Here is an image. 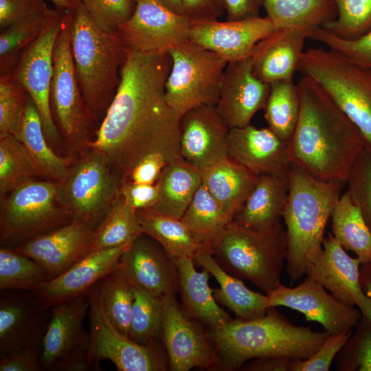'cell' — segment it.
<instances>
[{"label":"cell","mask_w":371,"mask_h":371,"mask_svg":"<svg viewBox=\"0 0 371 371\" xmlns=\"http://www.w3.org/2000/svg\"><path fill=\"white\" fill-rule=\"evenodd\" d=\"M361 261L349 256L333 234L324 238L322 248L305 274L341 302L355 306L371 321V301L360 282Z\"/></svg>","instance_id":"d6986e66"},{"label":"cell","mask_w":371,"mask_h":371,"mask_svg":"<svg viewBox=\"0 0 371 371\" xmlns=\"http://www.w3.org/2000/svg\"><path fill=\"white\" fill-rule=\"evenodd\" d=\"M178 270V292L181 309L188 317L198 321L207 328L223 326L232 319L216 300L209 285L210 273L199 271L193 258L176 260Z\"/></svg>","instance_id":"f1b7e54d"},{"label":"cell","mask_w":371,"mask_h":371,"mask_svg":"<svg viewBox=\"0 0 371 371\" xmlns=\"http://www.w3.org/2000/svg\"><path fill=\"white\" fill-rule=\"evenodd\" d=\"M122 181L101 153L87 148L58 182V199L72 220L95 229L120 196Z\"/></svg>","instance_id":"9c48e42d"},{"label":"cell","mask_w":371,"mask_h":371,"mask_svg":"<svg viewBox=\"0 0 371 371\" xmlns=\"http://www.w3.org/2000/svg\"><path fill=\"white\" fill-rule=\"evenodd\" d=\"M89 361L97 368L100 361H111L120 371H166L168 361L159 341L144 345L120 332L102 308L98 283L89 289Z\"/></svg>","instance_id":"4fadbf2b"},{"label":"cell","mask_w":371,"mask_h":371,"mask_svg":"<svg viewBox=\"0 0 371 371\" xmlns=\"http://www.w3.org/2000/svg\"><path fill=\"white\" fill-rule=\"evenodd\" d=\"M72 6L67 8L54 49V73L50 91L53 118L60 135L69 150L79 155L93 140L96 121L81 93L73 60L70 25Z\"/></svg>","instance_id":"ba28073f"},{"label":"cell","mask_w":371,"mask_h":371,"mask_svg":"<svg viewBox=\"0 0 371 371\" xmlns=\"http://www.w3.org/2000/svg\"><path fill=\"white\" fill-rule=\"evenodd\" d=\"M227 150L229 157L257 175L286 172L292 164L289 142L269 127L258 128L249 124L230 128Z\"/></svg>","instance_id":"d4e9b609"},{"label":"cell","mask_w":371,"mask_h":371,"mask_svg":"<svg viewBox=\"0 0 371 371\" xmlns=\"http://www.w3.org/2000/svg\"><path fill=\"white\" fill-rule=\"evenodd\" d=\"M172 65L165 84L166 100L181 117L201 105H216L227 62L190 41L169 52Z\"/></svg>","instance_id":"8fae6325"},{"label":"cell","mask_w":371,"mask_h":371,"mask_svg":"<svg viewBox=\"0 0 371 371\" xmlns=\"http://www.w3.org/2000/svg\"><path fill=\"white\" fill-rule=\"evenodd\" d=\"M306 38L308 32L304 30L276 29L256 45L251 56L255 74L268 84L293 79Z\"/></svg>","instance_id":"4316f807"},{"label":"cell","mask_w":371,"mask_h":371,"mask_svg":"<svg viewBox=\"0 0 371 371\" xmlns=\"http://www.w3.org/2000/svg\"><path fill=\"white\" fill-rule=\"evenodd\" d=\"M289 191V171L258 175L233 221L257 232L273 230L281 224Z\"/></svg>","instance_id":"83f0119b"},{"label":"cell","mask_w":371,"mask_h":371,"mask_svg":"<svg viewBox=\"0 0 371 371\" xmlns=\"http://www.w3.org/2000/svg\"><path fill=\"white\" fill-rule=\"evenodd\" d=\"M267 16L276 29L298 28L308 32L333 21V0H263Z\"/></svg>","instance_id":"e575fe53"},{"label":"cell","mask_w":371,"mask_h":371,"mask_svg":"<svg viewBox=\"0 0 371 371\" xmlns=\"http://www.w3.org/2000/svg\"><path fill=\"white\" fill-rule=\"evenodd\" d=\"M121 196L126 203L135 210L151 209L158 198L157 184L137 183L123 180L120 189Z\"/></svg>","instance_id":"f5cc1de1"},{"label":"cell","mask_w":371,"mask_h":371,"mask_svg":"<svg viewBox=\"0 0 371 371\" xmlns=\"http://www.w3.org/2000/svg\"><path fill=\"white\" fill-rule=\"evenodd\" d=\"M258 177L228 157L202 171V183L233 221Z\"/></svg>","instance_id":"1f68e13d"},{"label":"cell","mask_w":371,"mask_h":371,"mask_svg":"<svg viewBox=\"0 0 371 371\" xmlns=\"http://www.w3.org/2000/svg\"><path fill=\"white\" fill-rule=\"evenodd\" d=\"M297 71L321 87L371 148V68L333 49L311 47L304 51Z\"/></svg>","instance_id":"52a82bcc"},{"label":"cell","mask_w":371,"mask_h":371,"mask_svg":"<svg viewBox=\"0 0 371 371\" xmlns=\"http://www.w3.org/2000/svg\"><path fill=\"white\" fill-rule=\"evenodd\" d=\"M168 163H169L168 159L161 154L148 155L132 169L124 180L127 179L142 184H155Z\"/></svg>","instance_id":"db71d44e"},{"label":"cell","mask_w":371,"mask_h":371,"mask_svg":"<svg viewBox=\"0 0 371 371\" xmlns=\"http://www.w3.org/2000/svg\"><path fill=\"white\" fill-rule=\"evenodd\" d=\"M355 328L335 359L338 371H371V321L361 316Z\"/></svg>","instance_id":"bcb514c9"},{"label":"cell","mask_w":371,"mask_h":371,"mask_svg":"<svg viewBox=\"0 0 371 371\" xmlns=\"http://www.w3.org/2000/svg\"><path fill=\"white\" fill-rule=\"evenodd\" d=\"M267 296L269 307L299 311L306 321L319 323L330 334L352 330L362 316L359 308L341 302L308 276L294 287L281 284Z\"/></svg>","instance_id":"e0dca14e"},{"label":"cell","mask_w":371,"mask_h":371,"mask_svg":"<svg viewBox=\"0 0 371 371\" xmlns=\"http://www.w3.org/2000/svg\"><path fill=\"white\" fill-rule=\"evenodd\" d=\"M229 129L214 105L189 110L180 119L181 157L201 172L227 158Z\"/></svg>","instance_id":"ffe728a7"},{"label":"cell","mask_w":371,"mask_h":371,"mask_svg":"<svg viewBox=\"0 0 371 371\" xmlns=\"http://www.w3.org/2000/svg\"><path fill=\"white\" fill-rule=\"evenodd\" d=\"M297 85L300 111L289 142L291 163L319 179L346 183L365 140L315 81L302 76Z\"/></svg>","instance_id":"7a4b0ae2"},{"label":"cell","mask_w":371,"mask_h":371,"mask_svg":"<svg viewBox=\"0 0 371 371\" xmlns=\"http://www.w3.org/2000/svg\"><path fill=\"white\" fill-rule=\"evenodd\" d=\"M56 4L63 8H68L73 5L77 0H52Z\"/></svg>","instance_id":"be15d7a7"},{"label":"cell","mask_w":371,"mask_h":371,"mask_svg":"<svg viewBox=\"0 0 371 371\" xmlns=\"http://www.w3.org/2000/svg\"><path fill=\"white\" fill-rule=\"evenodd\" d=\"M181 220L194 238L209 248L232 221L203 183Z\"/></svg>","instance_id":"8d00e7d4"},{"label":"cell","mask_w":371,"mask_h":371,"mask_svg":"<svg viewBox=\"0 0 371 371\" xmlns=\"http://www.w3.org/2000/svg\"><path fill=\"white\" fill-rule=\"evenodd\" d=\"M65 12L63 14L58 11L39 36L22 51L12 76H9L26 91L34 104L51 147L60 137L52 115L50 91L54 73V49Z\"/></svg>","instance_id":"5bb4252c"},{"label":"cell","mask_w":371,"mask_h":371,"mask_svg":"<svg viewBox=\"0 0 371 371\" xmlns=\"http://www.w3.org/2000/svg\"><path fill=\"white\" fill-rule=\"evenodd\" d=\"M210 249L227 272L249 281L267 295L282 284L281 272L287 256L286 232L282 223L262 232L232 221Z\"/></svg>","instance_id":"8992f818"},{"label":"cell","mask_w":371,"mask_h":371,"mask_svg":"<svg viewBox=\"0 0 371 371\" xmlns=\"http://www.w3.org/2000/svg\"><path fill=\"white\" fill-rule=\"evenodd\" d=\"M49 317L50 308L33 291H1L0 355L42 349Z\"/></svg>","instance_id":"ac0fdd59"},{"label":"cell","mask_w":371,"mask_h":371,"mask_svg":"<svg viewBox=\"0 0 371 371\" xmlns=\"http://www.w3.org/2000/svg\"><path fill=\"white\" fill-rule=\"evenodd\" d=\"M269 92L270 84L255 74L249 56L227 63L215 106L229 128L243 127L265 109Z\"/></svg>","instance_id":"7402d4cb"},{"label":"cell","mask_w":371,"mask_h":371,"mask_svg":"<svg viewBox=\"0 0 371 371\" xmlns=\"http://www.w3.org/2000/svg\"><path fill=\"white\" fill-rule=\"evenodd\" d=\"M134 291L128 337L144 345L158 341L161 337L164 297L135 285Z\"/></svg>","instance_id":"b9f144b4"},{"label":"cell","mask_w":371,"mask_h":371,"mask_svg":"<svg viewBox=\"0 0 371 371\" xmlns=\"http://www.w3.org/2000/svg\"><path fill=\"white\" fill-rule=\"evenodd\" d=\"M330 218L332 234L342 247L355 253L361 264L371 262V230L348 190L341 194Z\"/></svg>","instance_id":"d590c367"},{"label":"cell","mask_w":371,"mask_h":371,"mask_svg":"<svg viewBox=\"0 0 371 371\" xmlns=\"http://www.w3.org/2000/svg\"><path fill=\"white\" fill-rule=\"evenodd\" d=\"M346 183L347 190L371 230V148L366 145L355 160Z\"/></svg>","instance_id":"c3c4849f"},{"label":"cell","mask_w":371,"mask_h":371,"mask_svg":"<svg viewBox=\"0 0 371 371\" xmlns=\"http://www.w3.org/2000/svg\"><path fill=\"white\" fill-rule=\"evenodd\" d=\"M72 221L58 199V182L33 179L1 196L0 241L15 248Z\"/></svg>","instance_id":"30bf717a"},{"label":"cell","mask_w":371,"mask_h":371,"mask_svg":"<svg viewBox=\"0 0 371 371\" xmlns=\"http://www.w3.org/2000/svg\"><path fill=\"white\" fill-rule=\"evenodd\" d=\"M42 349H25L0 355V371L42 370Z\"/></svg>","instance_id":"9f6ffc18"},{"label":"cell","mask_w":371,"mask_h":371,"mask_svg":"<svg viewBox=\"0 0 371 371\" xmlns=\"http://www.w3.org/2000/svg\"><path fill=\"white\" fill-rule=\"evenodd\" d=\"M29 100L26 91L10 77L1 75L0 135H14L21 125Z\"/></svg>","instance_id":"7dc6e473"},{"label":"cell","mask_w":371,"mask_h":371,"mask_svg":"<svg viewBox=\"0 0 371 371\" xmlns=\"http://www.w3.org/2000/svg\"><path fill=\"white\" fill-rule=\"evenodd\" d=\"M218 350V368L240 370L248 361L262 357L306 359L331 335L310 326H297L276 307L252 319H232L208 328Z\"/></svg>","instance_id":"3957f363"},{"label":"cell","mask_w":371,"mask_h":371,"mask_svg":"<svg viewBox=\"0 0 371 371\" xmlns=\"http://www.w3.org/2000/svg\"><path fill=\"white\" fill-rule=\"evenodd\" d=\"M159 3L164 6L171 10L172 11L184 14L182 0H157ZM185 15V14H184Z\"/></svg>","instance_id":"6125c7cd"},{"label":"cell","mask_w":371,"mask_h":371,"mask_svg":"<svg viewBox=\"0 0 371 371\" xmlns=\"http://www.w3.org/2000/svg\"><path fill=\"white\" fill-rule=\"evenodd\" d=\"M43 4L41 0H0L1 30L30 16Z\"/></svg>","instance_id":"11a10c76"},{"label":"cell","mask_w":371,"mask_h":371,"mask_svg":"<svg viewBox=\"0 0 371 371\" xmlns=\"http://www.w3.org/2000/svg\"><path fill=\"white\" fill-rule=\"evenodd\" d=\"M344 184L319 179L291 164L289 196L282 215L287 237L286 271L291 284L305 274L321 251L326 224Z\"/></svg>","instance_id":"277c9868"},{"label":"cell","mask_w":371,"mask_h":371,"mask_svg":"<svg viewBox=\"0 0 371 371\" xmlns=\"http://www.w3.org/2000/svg\"><path fill=\"white\" fill-rule=\"evenodd\" d=\"M102 29L115 32L133 14L137 0H80Z\"/></svg>","instance_id":"f907efd6"},{"label":"cell","mask_w":371,"mask_h":371,"mask_svg":"<svg viewBox=\"0 0 371 371\" xmlns=\"http://www.w3.org/2000/svg\"><path fill=\"white\" fill-rule=\"evenodd\" d=\"M49 277L37 262L12 248H0V291H34Z\"/></svg>","instance_id":"60d3db41"},{"label":"cell","mask_w":371,"mask_h":371,"mask_svg":"<svg viewBox=\"0 0 371 371\" xmlns=\"http://www.w3.org/2000/svg\"><path fill=\"white\" fill-rule=\"evenodd\" d=\"M294 359L281 357H262L251 359L240 368L245 371H291Z\"/></svg>","instance_id":"91938a15"},{"label":"cell","mask_w":371,"mask_h":371,"mask_svg":"<svg viewBox=\"0 0 371 371\" xmlns=\"http://www.w3.org/2000/svg\"><path fill=\"white\" fill-rule=\"evenodd\" d=\"M276 30L267 17L191 21L189 41L229 63L251 56L256 45Z\"/></svg>","instance_id":"44dd1931"},{"label":"cell","mask_w":371,"mask_h":371,"mask_svg":"<svg viewBox=\"0 0 371 371\" xmlns=\"http://www.w3.org/2000/svg\"><path fill=\"white\" fill-rule=\"evenodd\" d=\"M170 54H150L127 47L115 94L88 148L101 153L125 179L145 157H181L180 118L168 104L165 84Z\"/></svg>","instance_id":"6da1fadb"},{"label":"cell","mask_w":371,"mask_h":371,"mask_svg":"<svg viewBox=\"0 0 371 371\" xmlns=\"http://www.w3.org/2000/svg\"><path fill=\"white\" fill-rule=\"evenodd\" d=\"M143 233L136 210L120 195L95 228L88 254L130 244Z\"/></svg>","instance_id":"f35d334b"},{"label":"cell","mask_w":371,"mask_h":371,"mask_svg":"<svg viewBox=\"0 0 371 371\" xmlns=\"http://www.w3.org/2000/svg\"><path fill=\"white\" fill-rule=\"evenodd\" d=\"M131 243L90 252L33 291L48 308L85 293L115 268Z\"/></svg>","instance_id":"484cf974"},{"label":"cell","mask_w":371,"mask_h":371,"mask_svg":"<svg viewBox=\"0 0 371 371\" xmlns=\"http://www.w3.org/2000/svg\"><path fill=\"white\" fill-rule=\"evenodd\" d=\"M191 20L157 0H137L131 16L117 32L128 48L144 54H168L189 41Z\"/></svg>","instance_id":"2e32d148"},{"label":"cell","mask_w":371,"mask_h":371,"mask_svg":"<svg viewBox=\"0 0 371 371\" xmlns=\"http://www.w3.org/2000/svg\"><path fill=\"white\" fill-rule=\"evenodd\" d=\"M117 265L134 285L152 294L164 297L178 292L176 261L144 233L132 242Z\"/></svg>","instance_id":"cb8c5ba5"},{"label":"cell","mask_w":371,"mask_h":371,"mask_svg":"<svg viewBox=\"0 0 371 371\" xmlns=\"http://www.w3.org/2000/svg\"><path fill=\"white\" fill-rule=\"evenodd\" d=\"M195 264L207 270L219 284L213 289L218 303L232 311L238 319L248 320L264 315L270 308L267 294L247 288L243 280L223 269L209 248L201 250L194 258Z\"/></svg>","instance_id":"f546056e"},{"label":"cell","mask_w":371,"mask_h":371,"mask_svg":"<svg viewBox=\"0 0 371 371\" xmlns=\"http://www.w3.org/2000/svg\"><path fill=\"white\" fill-rule=\"evenodd\" d=\"M98 286L105 315L120 332L128 337L135 297L134 284L117 264L98 282Z\"/></svg>","instance_id":"ab89813d"},{"label":"cell","mask_w":371,"mask_h":371,"mask_svg":"<svg viewBox=\"0 0 371 371\" xmlns=\"http://www.w3.org/2000/svg\"><path fill=\"white\" fill-rule=\"evenodd\" d=\"M182 3L191 21L216 20L225 13L223 0H182Z\"/></svg>","instance_id":"6f0895ef"},{"label":"cell","mask_w":371,"mask_h":371,"mask_svg":"<svg viewBox=\"0 0 371 371\" xmlns=\"http://www.w3.org/2000/svg\"><path fill=\"white\" fill-rule=\"evenodd\" d=\"M143 232L158 242L174 260L193 258L205 248L193 236L181 218L151 209L136 210Z\"/></svg>","instance_id":"836d02e7"},{"label":"cell","mask_w":371,"mask_h":371,"mask_svg":"<svg viewBox=\"0 0 371 371\" xmlns=\"http://www.w3.org/2000/svg\"><path fill=\"white\" fill-rule=\"evenodd\" d=\"M227 21L245 20L260 16L263 0H223Z\"/></svg>","instance_id":"680465c9"},{"label":"cell","mask_w":371,"mask_h":371,"mask_svg":"<svg viewBox=\"0 0 371 371\" xmlns=\"http://www.w3.org/2000/svg\"><path fill=\"white\" fill-rule=\"evenodd\" d=\"M202 183V172L181 157L168 163L156 184L158 198L151 210L181 218Z\"/></svg>","instance_id":"d6a6232c"},{"label":"cell","mask_w":371,"mask_h":371,"mask_svg":"<svg viewBox=\"0 0 371 371\" xmlns=\"http://www.w3.org/2000/svg\"><path fill=\"white\" fill-rule=\"evenodd\" d=\"M90 304L89 290L50 308L42 343V370H91L90 335L83 326Z\"/></svg>","instance_id":"7c38bea8"},{"label":"cell","mask_w":371,"mask_h":371,"mask_svg":"<svg viewBox=\"0 0 371 371\" xmlns=\"http://www.w3.org/2000/svg\"><path fill=\"white\" fill-rule=\"evenodd\" d=\"M352 330L331 334L306 359H294L291 371H328L337 355L352 335Z\"/></svg>","instance_id":"816d5d0a"},{"label":"cell","mask_w":371,"mask_h":371,"mask_svg":"<svg viewBox=\"0 0 371 371\" xmlns=\"http://www.w3.org/2000/svg\"><path fill=\"white\" fill-rule=\"evenodd\" d=\"M44 3L41 8L25 19L1 30L0 34L1 69L8 67L19 52L23 51L32 43L57 14Z\"/></svg>","instance_id":"7bdbcfd3"},{"label":"cell","mask_w":371,"mask_h":371,"mask_svg":"<svg viewBox=\"0 0 371 371\" xmlns=\"http://www.w3.org/2000/svg\"><path fill=\"white\" fill-rule=\"evenodd\" d=\"M21 143L40 177L60 181L67 175L78 155H58L45 137L39 113L29 97L21 125L14 135Z\"/></svg>","instance_id":"4dcf8cb0"},{"label":"cell","mask_w":371,"mask_h":371,"mask_svg":"<svg viewBox=\"0 0 371 371\" xmlns=\"http://www.w3.org/2000/svg\"><path fill=\"white\" fill-rule=\"evenodd\" d=\"M172 371L216 368L219 358L210 330L186 316L175 295L164 296L160 337Z\"/></svg>","instance_id":"9a60e30c"},{"label":"cell","mask_w":371,"mask_h":371,"mask_svg":"<svg viewBox=\"0 0 371 371\" xmlns=\"http://www.w3.org/2000/svg\"><path fill=\"white\" fill-rule=\"evenodd\" d=\"M40 177L30 157L13 135H0V194Z\"/></svg>","instance_id":"ee69618b"},{"label":"cell","mask_w":371,"mask_h":371,"mask_svg":"<svg viewBox=\"0 0 371 371\" xmlns=\"http://www.w3.org/2000/svg\"><path fill=\"white\" fill-rule=\"evenodd\" d=\"M335 19L322 28L344 40H355L371 30V0H333Z\"/></svg>","instance_id":"f6af8a7d"},{"label":"cell","mask_w":371,"mask_h":371,"mask_svg":"<svg viewBox=\"0 0 371 371\" xmlns=\"http://www.w3.org/2000/svg\"><path fill=\"white\" fill-rule=\"evenodd\" d=\"M95 229L82 221L72 220L12 249L37 262L51 279L88 254Z\"/></svg>","instance_id":"603a6c76"},{"label":"cell","mask_w":371,"mask_h":371,"mask_svg":"<svg viewBox=\"0 0 371 371\" xmlns=\"http://www.w3.org/2000/svg\"><path fill=\"white\" fill-rule=\"evenodd\" d=\"M359 273L362 290L371 301V262L361 264Z\"/></svg>","instance_id":"94428289"},{"label":"cell","mask_w":371,"mask_h":371,"mask_svg":"<svg viewBox=\"0 0 371 371\" xmlns=\"http://www.w3.org/2000/svg\"><path fill=\"white\" fill-rule=\"evenodd\" d=\"M70 42L83 99L98 122L115 94L127 47L117 30L100 27L80 0L72 5Z\"/></svg>","instance_id":"5b68a950"},{"label":"cell","mask_w":371,"mask_h":371,"mask_svg":"<svg viewBox=\"0 0 371 371\" xmlns=\"http://www.w3.org/2000/svg\"><path fill=\"white\" fill-rule=\"evenodd\" d=\"M308 38L322 43L359 65L371 68V30L355 40H344L322 27L311 30Z\"/></svg>","instance_id":"681fc988"},{"label":"cell","mask_w":371,"mask_h":371,"mask_svg":"<svg viewBox=\"0 0 371 371\" xmlns=\"http://www.w3.org/2000/svg\"><path fill=\"white\" fill-rule=\"evenodd\" d=\"M264 109L268 127L280 139L289 142L300 111V91L293 79L277 80L270 84V92Z\"/></svg>","instance_id":"74e56055"}]
</instances>
